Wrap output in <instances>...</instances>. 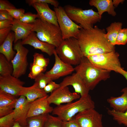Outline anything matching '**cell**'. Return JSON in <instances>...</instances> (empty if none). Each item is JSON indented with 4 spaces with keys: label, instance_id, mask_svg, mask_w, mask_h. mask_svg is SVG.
Masks as SVG:
<instances>
[{
    "label": "cell",
    "instance_id": "1",
    "mask_svg": "<svg viewBox=\"0 0 127 127\" xmlns=\"http://www.w3.org/2000/svg\"><path fill=\"white\" fill-rule=\"evenodd\" d=\"M106 33L105 29L99 28L97 26L91 29H80L76 38L84 56L115 51V46L105 37Z\"/></svg>",
    "mask_w": 127,
    "mask_h": 127
},
{
    "label": "cell",
    "instance_id": "2",
    "mask_svg": "<svg viewBox=\"0 0 127 127\" xmlns=\"http://www.w3.org/2000/svg\"><path fill=\"white\" fill-rule=\"evenodd\" d=\"M74 68L90 90L93 89L100 82L106 80L110 77V71L95 66L85 56Z\"/></svg>",
    "mask_w": 127,
    "mask_h": 127
},
{
    "label": "cell",
    "instance_id": "3",
    "mask_svg": "<svg viewBox=\"0 0 127 127\" xmlns=\"http://www.w3.org/2000/svg\"><path fill=\"white\" fill-rule=\"evenodd\" d=\"M95 103L88 94L74 102L57 106L53 108L52 114L55 115L63 122L70 121L76 115L86 110L94 108Z\"/></svg>",
    "mask_w": 127,
    "mask_h": 127
},
{
    "label": "cell",
    "instance_id": "4",
    "mask_svg": "<svg viewBox=\"0 0 127 127\" xmlns=\"http://www.w3.org/2000/svg\"><path fill=\"white\" fill-rule=\"evenodd\" d=\"M55 51L62 61L71 65H79L84 56L78 40L74 37L64 40Z\"/></svg>",
    "mask_w": 127,
    "mask_h": 127
},
{
    "label": "cell",
    "instance_id": "5",
    "mask_svg": "<svg viewBox=\"0 0 127 127\" xmlns=\"http://www.w3.org/2000/svg\"><path fill=\"white\" fill-rule=\"evenodd\" d=\"M33 24L32 31L36 32V36L40 40L52 45L56 48L63 40L59 27L40 18L36 19Z\"/></svg>",
    "mask_w": 127,
    "mask_h": 127
},
{
    "label": "cell",
    "instance_id": "6",
    "mask_svg": "<svg viewBox=\"0 0 127 127\" xmlns=\"http://www.w3.org/2000/svg\"><path fill=\"white\" fill-rule=\"evenodd\" d=\"M64 8L69 17L84 29L93 28V25L101 19L98 12L92 9L83 10L70 5H65Z\"/></svg>",
    "mask_w": 127,
    "mask_h": 127
},
{
    "label": "cell",
    "instance_id": "7",
    "mask_svg": "<svg viewBox=\"0 0 127 127\" xmlns=\"http://www.w3.org/2000/svg\"><path fill=\"white\" fill-rule=\"evenodd\" d=\"M54 10L56 14L63 40L71 37L76 38L80 30L82 28L69 17L64 8L59 6L57 8H54Z\"/></svg>",
    "mask_w": 127,
    "mask_h": 127
},
{
    "label": "cell",
    "instance_id": "8",
    "mask_svg": "<svg viewBox=\"0 0 127 127\" xmlns=\"http://www.w3.org/2000/svg\"><path fill=\"white\" fill-rule=\"evenodd\" d=\"M119 56V53L114 51L87 57L95 66L103 69L117 73L118 69L121 67Z\"/></svg>",
    "mask_w": 127,
    "mask_h": 127
},
{
    "label": "cell",
    "instance_id": "9",
    "mask_svg": "<svg viewBox=\"0 0 127 127\" xmlns=\"http://www.w3.org/2000/svg\"><path fill=\"white\" fill-rule=\"evenodd\" d=\"M14 44L13 49L16 53L11 61L13 69L12 75L19 78L26 73L28 65L27 55L29 51L23 46L21 40Z\"/></svg>",
    "mask_w": 127,
    "mask_h": 127
},
{
    "label": "cell",
    "instance_id": "10",
    "mask_svg": "<svg viewBox=\"0 0 127 127\" xmlns=\"http://www.w3.org/2000/svg\"><path fill=\"white\" fill-rule=\"evenodd\" d=\"M80 127H103L102 115L94 108L85 110L74 117Z\"/></svg>",
    "mask_w": 127,
    "mask_h": 127
},
{
    "label": "cell",
    "instance_id": "11",
    "mask_svg": "<svg viewBox=\"0 0 127 127\" xmlns=\"http://www.w3.org/2000/svg\"><path fill=\"white\" fill-rule=\"evenodd\" d=\"M80 95L74 92H71L67 86L60 87L54 91L48 96L47 100L50 104L53 103L57 106L63 103H68L80 98Z\"/></svg>",
    "mask_w": 127,
    "mask_h": 127
},
{
    "label": "cell",
    "instance_id": "12",
    "mask_svg": "<svg viewBox=\"0 0 127 127\" xmlns=\"http://www.w3.org/2000/svg\"><path fill=\"white\" fill-rule=\"evenodd\" d=\"M53 55L55 57L54 64L50 70L44 73L46 76L53 80L70 74L75 71L72 65L64 62L60 59L55 50Z\"/></svg>",
    "mask_w": 127,
    "mask_h": 127
},
{
    "label": "cell",
    "instance_id": "13",
    "mask_svg": "<svg viewBox=\"0 0 127 127\" xmlns=\"http://www.w3.org/2000/svg\"><path fill=\"white\" fill-rule=\"evenodd\" d=\"M25 83L12 75L0 76V90L16 97Z\"/></svg>",
    "mask_w": 127,
    "mask_h": 127
},
{
    "label": "cell",
    "instance_id": "14",
    "mask_svg": "<svg viewBox=\"0 0 127 127\" xmlns=\"http://www.w3.org/2000/svg\"><path fill=\"white\" fill-rule=\"evenodd\" d=\"M60 84V87L72 86L75 92L80 95L81 97L89 94V90L81 77L76 72L65 77Z\"/></svg>",
    "mask_w": 127,
    "mask_h": 127
},
{
    "label": "cell",
    "instance_id": "15",
    "mask_svg": "<svg viewBox=\"0 0 127 127\" xmlns=\"http://www.w3.org/2000/svg\"><path fill=\"white\" fill-rule=\"evenodd\" d=\"M48 95L30 102L27 118L40 115L52 113L53 108L50 105L47 100Z\"/></svg>",
    "mask_w": 127,
    "mask_h": 127
},
{
    "label": "cell",
    "instance_id": "16",
    "mask_svg": "<svg viewBox=\"0 0 127 127\" xmlns=\"http://www.w3.org/2000/svg\"><path fill=\"white\" fill-rule=\"evenodd\" d=\"M30 103L25 96L21 95L16 103L13 111L15 121L22 126H28L27 116Z\"/></svg>",
    "mask_w": 127,
    "mask_h": 127
},
{
    "label": "cell",
    "instance_id": "17",
    "mask_svg": "<svg viewBox=\"0 0 127 127\" xmlns=\"http://www.w3.org/2000/svg\"><path fill=\"white\" fill-rule=\"evenodd\" d=\"M23 45H29L35 49H38L49 56L53 55L56 47L54 45L40 40L35 32H32L26 38L21 40Z\"/></svg>",
    "mask_w": 127,
    "mask_h": 127
},
{
    "label": "cell",
    "instance_id": "18",
    "mask_svg": "<svg viewBox=\"0 0 127 127\" xmlns=\"http://www.w3.org/2000/svg\"><path fill=\"white\" fill-rule=\"evenodd\" d=\"M37 12L39 18L59 27L56 12L49 8L48 4L37 2L32 5Z\"/></svg>",
    "mask_w": 127,
    "mask_h": 127
},
{
    "label": "cell",
    "instance_id": "19",
    "mask_svg": "<svg viewBox=\"0 0 127 127\" xmlns=\"http://www.w3.org/2000/svg\"><path fill=\"white\" fill-rule=\"evenodd\" d=\"M18 99L16 96L0 90V117L13 111Z\"/></svg>",
    "mask_w": 127,
    "mask_h": 127
},
{
    "label": "cell",
    "instance_id": "20",
    "mask_svg": "<svg viewBox=\"0 0 127 127\" xmlns=\"http://www.w3.org/2000/svg\"><path fill=\"white\" fill-rule=\"evenodd\" d=\"M33 23H26L19 20L14 19L11 30L14 33V43L18 40L26 38L32 32Z\"/></svg>",
    "mask_w": 127,
    "mask_h": 127
},
{
    "label": "cell",
    "instance_id": "21",
    "mask_svg": "<svg viewBox=\"0 0 127 127\" xmlns=\"http://www.w3.org/2000/svg\"><path fill=\"white\" fill-rule=\"evenodd\" d=\"M47 95L43 89L40 88L38 85L34 83L32 85L29 87H22L19 96H24L29 102H31Z\"/></svg>",
    "mask_w": 127,
    "mask_h": 127
},
{
    "label": "cell",
    "instance_id": "22",
    "mask_svg": "<svg viewBox=\"0 0 127 127\" xmlns=\"http://www.w3.org/2000/svg\"><path fill=\"white\" fill-rule=\"evenodd\" d=\"M121 92L123 93L121 96L111 97L107 101L112 109L124 112L127 111V87L123 89Z\"/></svg>",
    "mask_w": 127,
    "mask_h": 127
},
{
    "label": "cell",
    "instance_id": "23",
    "mask_svg": "<svg viewBox=\"0 0 127 127\" xmlns=\"http://www.w3.org/2000/svg\"><path fill=\"white\" fill-rule=\"evenodd\" d=\"M89 4L91 6L95 7L97 9L98 12L101 19L103 14L107 12L109 14L115 16L116 15L115 11L112 0H90Z\"/></svg>",
    "mask_w": 127,
    "mask_h": 127
},
{
    "label": "cell",
    "instance_id": "24",
    "mask_svg": "<svg viewBox=\"0 0 127 127\" xmlns=\"http://www.w3.org/2000/svg\"><path fill=\"white\" fill-rule=\"evenodd\" d=\"M15 40L14 33L13 31H11L0 46V53L4 55L10 62L12 60L16 53L12 48L13 43Z\"/></svg>",
    "mask_w": 127,
    "mask_h": 127
},
{
    "label": "cell",
    "instance_id": "25",
    "mask_svg": "<svg viewBox=\"0 0 127 127\" xmlns=\"http://www.w3.org/2000/svg\"><path fill=\"white\" fill-rule=\"evenodd\" d=\"M122 25L121 22H115L106 28L107 32L105 35V37L114 46L116 45L117 36L119 31L122 28Z\"/></svg>",
    "mask_w": 127,
    "mask_h": 127
},
{
    "label": "cell",
    "instance_id": "26",
    "mask_svg": "<svg viewBox=\"0 0 127 127\" xmlns=\"http://www.w3.org/2000/svg\"><path fill=\"white\" fill-rule=\"evenodd\" d=\"M13 66L11 62L8 61L5 56L0 54V75L5 76L12 75Z\"/></svg>",
    "mask_w": 127,
    "mask_h": 127
},
{
    "label": "cell",
    "instance_id": "27",
    "mask_svg": "<svg viewBox=\"0 0 127 127\" xmlns=\"http://www.w3.org/2000/svg\"><path fill=\"white\" fill-rule=\"evenodd\" d=\"M48 114H43L27 118L28 127H44Z\"/></svg>",
    "mask_w": 127,
    "mask_h": 127
},
{
    "label": "cell",
    "instance_id": "28",
    "mask_svg": "<svg viewBox=\"0 0 127 127\" xmlns=\"http://www.w3.org/2000/svg\"><path fill=\"white\" fill-rule=\"evenodd\" d=\"M107 113L109 115L112 116L113 120L119 124H122L127 126V111L122 112L113 109H108Z\"/></svg>",
    "mask_w": 127,
    "mask_h": 127
},
{
    "label": "cell",
    "instance_id": "29",
    "mask_svg": "<svg viewBox=\"0 0 127 127\" xmlns=\"http://www.w3.org/2000/svg\"><path fill=\"white\" fill-rule=\"evenodd\" d=\"M33 62L32 64L41 67L46 68L49 62V59L44 57L42 54L35 53L33 55Z\"/></svg>",
    "mask_w": 127,
    "mask_h": 127
},
{
    "label": "cell",
    "instance_id": "30",
    "mask_svg": "<svg viewBox=\"0 0 127 127\" xmlns=\"http://www.w3.org/2000/svg\"><path fill=\"white\" fill-rule=\"evenodd\" d=\"M63 121L58 117L48 114L44 127H63Z\"/></svg>",
    "mask_w": 127,
    "mask_h": 127
},
{
    "label": "cell",
    "instance_id": "31",
    "mask_svg": "<svg viewBox=\"0 0 127 127\" xmlns=\"http://www.w3.org/2000/svg\"><path fill=\"white\" fill-rule=\"evenodd\" d=\"M15 113L13 111L11 113L0 117V127H12L16 122Z\"/></svg>",
    "mask_w": 127,
    "mask_h": 127
},
{
    "label": "cell",
    "instance_id": "32",
    "mask_svg": "<svg viewBox=\"0 0 127 127\" xmlns=\"http://www.w3.org/2000/svg\"><path fill=\"white\" fill-rule=\"evenodd\" d=\"M46 68L41 67L37 65L31 64L30 65V71L28 77L32 79H34L39 75L43 73Z\"/></svg>",
    "mask_w": 127,
    "mask_h": 127
},
{
    "label": "cell",
    "instance_id": "33",
    "mask_svg": "<svg viewBox=\"0 0 127 127\" xmlns=\"http://www.w3.org/2000/svg\"><path fill=\"white\" fill-rule=\"evenodd\" d=\"M52 80L50 78L42 73L35 79V83H36L40 89H43L50 81Z\"/></svg>",
    "mask_w": 127,
    "mask_h": 127
},
{
    "label": "cell",
    "instance_id": "34",
    "mask_svg": "<svg viewBox=\"0 0 127 127\" xmlns=\"http://www.w3.org/2000/svg\"><path fill=\"white\" fill-rule=\"evenodd\" d=\"M127 43V28L121 29L116 39V45H125Z\"/></svg>",
    "mask_w": 127,
    "mask_h": 127
},
{
    "label": "cell",
    "instance_id": "35",
    "mask_svg": "<svg viewBox=\"0 0 127 127\" xmlns=\"http://www.w3.org/2000/svg\"><path fill=\"white\" fill-rule=\"evenodd\" d=\"M38 18H39V16L37 14L27 12L25 13L19 20L25 23H33Z\"/></svg>",
    "mask_w": 127,
    "mask_h": 127
},
{
    "label": "cell",
    "instance_id": "36",
    "mask_svg": "<svg viewBox=\"0 0 127 127\" xmlns=\"http://www.w3.org/2000/svg\"><path fill=\"white\" fill-rule=\"evenodd\" d=\"M14 19L20 20L25 13V10L23 8H16L6 10Z\"/></svg>",
    "mask_w": 127,
    "mask_h": 127
},
{
    "label": "cell",
    "instance_id": "37",
    "mask_svg": "<svg viewBox=\"0 0 127 127\" xmlns=\"http://www.w3.org/2000/svg\"><path fill=\"white\" fill-rule=\"evenodd\" d=\"M26 3L29 6H32L34 3L37 2H42L50 4L52 5L54 8H57L59 6V2L56 0H26Z\"/></svg>",
    "mask_w": 127,
    "mask_h": 127
},
{
    "label": "cell",
    "instance_id": "38",
    "mask_svg": "<svg viewBox=\"0 0 127 127\" xmlns=\"http://www.w3.org/2000/svg\"><path fill=\"white\" fill-rule=\"evenodd\" d=\"M60 87V84H57L53 80H51L48 83L43 89L47 94L49 93H51Z\"/></svg>",
    "mask_w": 127,
    "mask_h": 127
},
{
    "label": "cell",
    "instance_id": "39",
    "mask_svg": "<svg viewBox=\"0 0 127 127\" xmlns=\"http://www.w3.org/2000/svg\"><path fill=\"white\" fill-rule=\"evenodd\" d=\"M11 31V27L0 29V45L3 43Z\"/></svg>",
    "mask_w": 127,
    "mask_h": 127
},
{
    "label": "cell",
    "instance_id": "40",
    "mask_svg": "<svg viewBox=\"0 0 127 127\" xmlns=\"http://www.w3.org/2000/svg\"><path fill=\"white\" fill-rule=\"evenodd\" d=\"M16 8L15 6L8 1L0 0V10L10 9Z\"/></svg>",
    "mask_w": 127,
    "mask_h": 127
},
{
    "label": "cell",
    "instance_id": "41",
    "mask_svg": "<svg viewBox=\"0 0 127 127\" xmlns=\"http://www.w3.org/2000/svg\"><path fill=\"white\" fill-rule=\"evenodd\" d=\"M5 20H13L14 19L6 10H0V21Z\"/></svg>",
    "mask_w": 127,
    "mask_h": 127
},
{
    "label": "cell",
    "instance_id": "42",
    "mask_svg": "<svg viewBox=\"0 0 127 127\" xmlns=\"http://www.w3.org/2000/svg\"><path fill=\"white\" fill-rule=\"evenodd\" d=\"M63 127H80L74 117L70 121L63 122Z\"/></svg>",
    "mask_w": 127,
    "mask_h": 127
},
{
    "label": "cell",
    "instance_id": "43",
    "mask_svg": "<svg viewBox=\"0 0 127 127\" xmlns=\"http://www.w3.org/2000/svg\"><path fill=\"white\" fill-rule=\"evenodd\" d=\"M13 20H5L0 21V29L12 27Z\"/></svg>",
    "mask_w": 127,
    "mask_h": 127
},
{
    "label": "cell",
    "instance_id": "44",
    "mask_svg": "<svg viewBox=\"0 0 127 127\" xmlns=\"http://www.w3.org/2000/svg\"><path fill=\"white\" fill-rule=\"evenodd\" d=\"M117 73L123 75L127 80V71L124 70L123 68L121 67L118 69Z\"/></svg>",
    "mask_w": 127,
    "mask_h": 127
},
{
    "label": "cell",
    "instance_id": "45",
    "mask_svg": "<svg viewBox=\"0 0 127 127\" xmlns=\"http://www.w3.org/2000/svg\"><path fill=\"white\" fill-rule=\"evenodd\" d=\"M124 1V0H113L112 3L114 6L115 7H116L119 4H122Z\"/></svg>",
    "mask_w": 127,
    "mask_h": 127
},
{
    "label": "cell",
    "instance_id": "46",
    "mask_svg": "<svg viewBox=\"0 0 127 127\" xmlns=\"http://www.w3.org/2000/svg\"><path fill=\"white\" fill-rule=\"evenodd\" d=\"M12 127H28V126H22L18 123L16 122L14 125Z\"/></svg>",
    "mask_w": 127,
    "mask_h": 127
},
{
    "label": "cell",
    "instance_id": "47",
    "mask_svg": "<svg viewBox=\"0 0 127 127\" xmlns=\"http://www.w3.org/2000/svg\"><path fill=\"white\" fill-rule=\"evenodd\" d=\"M116 127V126H114V127Z\"/></svg>",
    "mask_w": 127,
    "mask_h": 127
}]
</instances>
